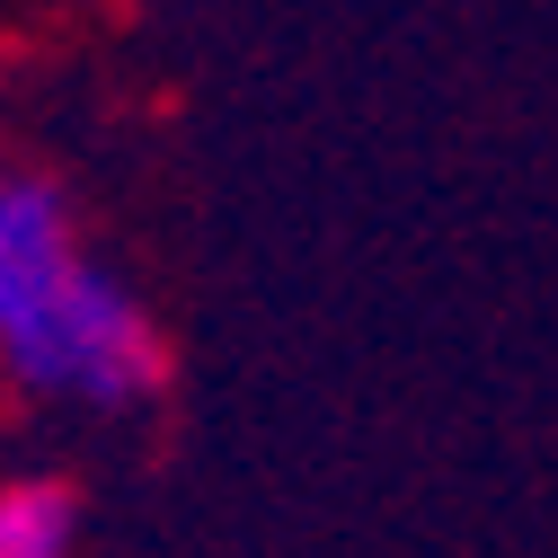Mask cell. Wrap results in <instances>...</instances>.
I'll use <instances>...</instances> for the list:
<instances>
[{
  "label": "cell",
  "instance_id": "obj_1",
  "mask_svg": "<svg viewBox=\"0 0 558 558\" xmlns=\"http://www.w3.org/2000/svg\"><path fill=\"white\" fill-rule=\"evenodd\" d=\"M0 373L81 408H151L169 390V337L143 293L81 248V214L53 178H0Z\"/></svg>",
  "mask_w": 558,
  "mask_h": 558
},
{
  "label": "cell",
  "instance_id": "obj_2",
  "mask_svg": "<svg viewBox=\"0 0 558 558\" xmlns=\"http://www.w3.org/2000/svg\"><path fill=\"white\" fill-rule=\"evenodd\" d=\"M81 497L62 478H0V558H72Z\"/></svg>",
  "mask_w": 558,
  "mask_h": 558
},
{
  "label": "cell",
  "instance_id": "obj_3",
  "mask_svg": "<svg viewBox=\"0 0 558 558\" xmlns=\"http://www.w3.org/2000/svg\"><path fill=\"white\" fill-rule=\"evenodd\" d=\"M0 178H10V160H0Z\"/></svg>",
  "mask_w": 558,
  "mask_h": 558
}]
</instances>
